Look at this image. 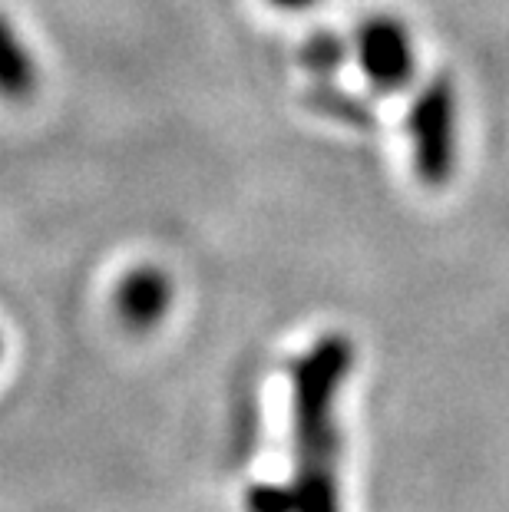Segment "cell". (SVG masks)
<instances>
[{
    "mask_svg": "<svg viewBox=\"0 0 509 512\" xmlns=\"http://www.w3.org/2000/svg\"><path fill=\"white\" fill-rule=\"evenodd\" d=\"M172 278L159 265H133L116 285V314L126 328L149 331L166 318L172 308Z\"/></svg>",
    "mask_w": 509,
    "mask_h": 512,
    "instance_id": "cell-4",
    "label": "cell"
},
{
    "mask_svg": "<svg viewBox=\"0 0 509 512\" xmlns=\"http://www.w3.org/2000/svg\"><path fill=\"white\" fill-rule=\"evenodd\" d=\"M357 70L374 93L394 96L417 80L420 53L414 30L394 10H374L354 27L351 40Z\"/></svg>",
    "mask_w": 509,
    "mask_h": 512,
    "instance_id": "cell-3",
    "label": "cell"
},
{
    "mask_svg": "<svg viewBox=\"0 0 509 512\" xmlns=\"http://www.w3.org/2000/svg\"><path fill=\"white\" fill-rule=\"evenodd\" d=\"M354 357L351 337L328 331L291 361V476L248 489L245 512H341L338 397Z\"/></svg>",
    "mask_w": 509,
    "mask_h": 512,
    "instance_id": "cell-1",
    "label": "cell"
},
{
    "mask_svg": "<svg viewBox=\"0 0 509 512\" xmlns=\"http://www.w3.org/2000/svg\"><path fill=\"white\" fill-rule=\"evenodd\" d=\"M301 60H305L314 73H331L344 60V43L334 34H314L308 40V47L301 50Z\"/></svg>",
    "mask_w": 509,
    "mask_h": 512,
    "instance_id": "cell-6",
    "label": "cell"
},
{
    "mask_svg": "<svg viewBox=\"0 0 509 512\" xmlns=\"http://www.w3.org/2000/svg\"><path fill=\"white\" fill-rule=\"evenodd\" d=\"M0 354H4V341H0Z\"/></svg>",
    "mask_w": 509,
    "mask_h": 512,
    "instance_id": "cell-8",
    "label": "cell"
},
{
    "mask_svg": "<svg viewBox=\"0 0 509 512\" xmlns=\"http://www.w3.org/2000/svg\"><path fill=\"white\" fill-rule=\"evenodd\" d=\"M265 4L281 10V14H305V10H311L318 0H265Z\"/></svg>",
    "mask_w": 509,
    "mask_h": 512,
    "instance_id": "cell-7",
    "label": "cell"
},
{
    "mask_svg": "<svg viewBox=\"0 0 509 512\" xmlns=\"http://www.w3.org/2000/svg\"><path fill=\"white\" fill-rule=\"evenodd\" d=\"M40 86V67L30 53L24 34L17 24L0 10V100L27 103L34 100Z\"/></svg>",
    "mask_w": 509,
    "mask_h": 512,
    "instance_id": "cell-5",
    "label": "cell"
},
{
    "mask_svg": "<svg viewBox=\"0 0 509 512\" xmlns=\"http://www.w3.org/2000/svg\"><path fill=\"white\" fill-rule=\"evenodd\" d=\"M410 169L424 189L453 182L460 159V96L447 73L433 76L417 90L407 110Z\"/></svg>",
    "mask_w": 509,
    "mask_h": 512,
    "instance_id": "cell-2",
    "label": "cell"
}]
</instances>
